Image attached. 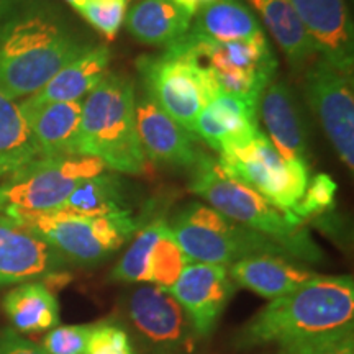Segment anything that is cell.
<instances>
[{"mask_svg": "<svg viewBox=\"0 0 354 354\" xmlns=\"http://www.w3.org/2000/svg\"><path fill=\"white\" fill-rule=\"evenodd\" d=\"M184 41L205 59L220 92L259 110V100L277 73V57L268 37L245 41H214L187 32Z\"/></svg>", "mask_w": 354, "mask_h": 354, "instance_id": "cell-10", "label": "cell"}, {"mask_svg": "<svg viewBox=\"0 0 354 354\" xmlns=\"http://www.w3.org/2000/svg\"><path fill=\"white\" fill-rule=\"evenodd\" d=\"M190 171L189 189L212 209L271 238L284 248L290 259L320 263L323 253L304 227V221L276 209L253 189L227 174L218 159L198 153Z\"/></svg>", "mask_w": 354, "mask_h": 354, "instance_id": "cell-3", "label": "cell"}, {"mask_svg": "<svg viewBox=\"0 0 354 354\" xmlns=\"http://www.w3.org/2000/svg\"><path fill=\"white\" fill-rule=\"evenodd\" d=\"M281 354H354L353 328L281 348Z\"/></svg>", "mask_w": 354, "mask_h": 354, "instance_id": "cell-33", "label": "cell"}, {"mask_svg": "<svg viewBox=\"0 0 354 354\" xmlns=\"http://www.w3.org/2000/svg\"><path fill=\"white\" fill-rule=\"evenodd\" d=\"M128 2H131V0H128Z\"/></svg>", "mask_w": 354, "mask_h": 354, "instance_id": "cell-39", "label": "cell"}, {"mask_svg": "<svg viewBox=\"0 0 354 354\" xmlns=\"http://www.w3.org/2000/svg\"><path fill=\"white\" fill-rule=\"evenodd\" d=\"M3 312L15 330L24 333L53 330L59 323V305L43 281L24 282L12 289L3 297Z\"/></svg>", "mask_w": 354, "mask_h": 354, "instance_id": "cell-24", "label": "cell"}, {"mask_svg": "<svg viewBox=\"0 0 354 354\" xmlns=\"http://www.w3.org/2000/svg\"><path fill=\"white\" fill-rule=\"evenodd\" d=\"M218 162L227 174L289 215L297 207L310 180L308 165L282 158L261 130L246 143L228 146L220 151Z\"/></svg>", "mask_w": 354, "mask_h": 354, "instance_id": "cell-9", "label": "cell"}, {"mask_svg": "<svg viewBox=\"0 0 354 354\" xmlns=\"http://www.w3.org/2000/svg\"><path fill=\"white\" fill-rule=\"evenodd\" d=\"M290 3L315 53L353 77L354 32L346 0H290Z\"/></svg>", "mask_w": 354, "mask_h": 354, "instance_id": "cell-12", "label": "cell"}, {"mask_svg": "<svg viewBox=\"0 0 354 354\" xmlns=\"http://www.w3.org/2000/svg\"><path fill=\"white\" fill-rule=\"evenodd\" d=\"M180 250L192 263L232 266L251 256L274 254L289 258L271 238L243 227L203 203H189L169 223ZM295 261V259H294Z\"/></svg>", "mask_w": 354, "mask_h": 354, "instance_id": "cell-6", "label": "cell"}, {"mask_svg": "<svg viewBox=\"0 0 354 354\" xmlns=\"http://www.w3.org/2000/svg\"><path fill=\"white\" fill-rule=\"evenodd\" d=\"M87 354H135L130 336L122 326L112 322L94 325L88 339Z\"/></svg>", "mask_w": 354, "mask_h": 354, "instance_id": "cell-34", "label": "cell"}, {"mask_svg": "<svg viewBox=\"0 0 354 354\" xmlns=\"http://www.w3.org/2000/svg\"><path fill=\"white\" fill-rule=\"evenodd\" d=\"M189 263L192 261L180 250L179 243L171 232L169 223H167L149 254L148 284L169 292Z\"/></svg>", "mask_w": 354, "mask_h": 354, "instance_id": "cell-28", "label": "cell"}, {"mask_svg": "<svg viewBox=\"0 0 354 354\" xmlns=\"http://www.w3.org/2000/svg\"><path fill=\"white\" fill-rule=\"evenodd\" d=\"M165 220H156L153 223H148L141 232L136 234L135 241L128 248L123 258L118 261L112 271L113 281L130 282V284H148V263L149 254L156 243L158 236L162 230L166 228Z\"/></svg>", "mask_w": 354, "mask_h": 354, "instance_id": "cell-29", "label": "cell"}, {"mask_svg": "<svg viewBox=\"0 0 354 354\" xmlns=\"http://www.w3.org/2000/svg\"><path fill=\"white\" fill-rule=\"evenodd\" d=\"M261 118L271 143L287 161L308 165V135L302 110L286 81L269 84L259 100Z\"/></svg>", "mask_w": 354, "mask_h": 354, "instance_id": "cell-17", "label": "cell"}, {"mask_svg": "<svg viewBox=\"0 0 354 354\" xmlns=\"http://www.w3.org/2000/svg\"><path fill=\"white\" fill-rule=\"evenodd\" d=\"M17 223L37 234L66 261L97 264L115 253L138 230L131 212L105 216L77 215L68 210L15 216Z\"/></svg>", "mask_w": 354, "mask_h": 354, "instance_id": "cell-7", "label": "cell"}, {"mask_svg": "<svg viewBox=\"0 0 354 354\" xmlns=\"http://www.w3.org/2000/svg\"><path fill=\"white\" fill-rule=\"evenodd\" d=\"M176 2L179 3V6L183 7L184 10L187 12L189 15L194 19V15H196L198 10H202V8L212 6V3L216 2V0H176Z\"/></svg>", "mask_w": 354, "mask_h": 354, "instance_id": "cell-36", "label": "cell"}, {"mask_svg": "<svg viewBox=\"0 0 354 354\" xmlns=\"http://www.w3.org/2000/svg\"><path fill=\"white\" fill-rule=\"evenodd\" d=\"M68 264L55 248L15 220L0 215V287L46 281Z\"/></svg>", "mask_w": 354, "mask_h": 354, "instance_id": "cell-14", "label": "cell"}, {"mask_svg": "<svg viewBox=\"0 0 354 354\" xmlns=\"http://www.w3.org/2000/svg\"><path fill=\"white\" fill-rule=\"evenodd\" d=\"M233 290L227 266L189 263L169 294L183 307L194 330L207 336L218 323Z\"/></svg>", "mask_w": 354, "mask_h": 354, "instance_id": "cell-13", "label": "cell"}, {"mask_svg": "<svg viewBox=\"0 0 354 354\" xmlns=\"http://www.w3.org/2000/svg\"><path fill=\"white\" fill-rule=\"evenodd\" d=\"M305 97L326 138L349 169L354 166L353 77L318 57L305 74Z\"/></svg>", "mask_w": 354, "mask_h": 354, "instance_id": "cell-11", "label": "cell"}, {"mask_svg": "<svg viewBox=\"0 0 354 354\" xmlns=\"http://www.w3.org/2000/svg\"><path fill=\"white\" fill-rule=\"evenodd\" d=\"M88 48L55 3H19L0 20V92L12 100L37 94Z\"/></svg>", "mask_w": 354, "mask_h": 354, "instance_id": "cell-1", "label": "cell"}, {"mask_svg": "<svg viewBox=\"0 0 354 354\" xmlns=\"http://www.w3.org/2000/svg\"><path fill=\"white\" fill-rule=\"evenodd\" d=\"M66 2H68L71 7H74L76 10H79V8H81L84 3H86V0H66Z\"/></svg>", "mask_w": 354, "mask_h": 354, "instance_id": "cell-38", "label": "cell"}, {"mask_svg": "<svg viewBox=\"0 0 354 354\" xmlns=\"http://www.w3.org/2000/svg\"><path fill=\"white\" fill-rule=\"evenodd\" d=\"M0 354H48L39 344L30 342L17 333L15 330L7 328L0 333Z\"/></svg>", "mask_w": 354, "mask_h": 354, "instance_id": "cell-35", "label": "cell"}, {"mask_svg": "<svg viewBox=\"0 0 354 354\" xmlns=\"http://www.w3.org/2000/svg\"><path fill=\"white\" fill-rule=\"evenodd\" d=\"M105 171L97 158L41 156L0 180V215L59 210L84 179Z\"/></svg>", "mask_w": 354, "mask_h": 354, "instance_id": "cell-8", "label": "cell"}, {"mask_svg": "<svg viewBox=\"0 0 354 354\" xmlns=\"http://www.w3.org/2000/svg\"><path fill=\"white\" fill-rule=\"evenodd\" d=\"M354 281L351 276H320L282 297L272 299L243 326V348L289 344L353 328Z\"/></svg>", "mask_w": 354, "mask_h": 354, "instance_id": "cell-2", "label": "cell"}, {"mask_svg": "<svg viewBox=\"0 0 354 354\" xmlns=\"http://www.w3.org/2000/svg\"><path fill=\"white\" fill-rule=\"evenodd\" d=\"M192 20L189 32L214 41H245L266 37L264 26L243 0H216L198 10Z\"/></svg>", "mask_w": 354, "mask_h": 354, "instance_id": "cell-23", "label": "cell"}, {"mask_svg": "<svg viewBox=\"0 0 354 354\" xmlns=\"http://www.w3.org/2000/svg\"><path fill=\"white\" fill-rule=\"evenodd\" d=\"M26 125L37 140L43 156H81L77 154L82 100L19 104Z\"/></svg>", "mask_w": 354, "mask_h": 354, "instance_id": "cell-18", "label": "cell"}, {"mask_svg": "<svg viewBox=\"0 0 354 354\" xmlns=\"http://www.w3.org/2000/svg\"><path fill=\"white\" fill-rule=\"evenodd\" d=\"M336 190H338V185L330 174L322 172V174L310 177L307 189L292 215L305 223V220L328 214L335 209Z\"/></svg>", "mask_w": 354, "mask_h": 354, "instance_id": "cell-30", "label": "cell"}, {"mask_svg": "<svg viewBox=\"0 0 354 354\" xmlns=\"http://www.w3.org/2000/svg\"><path fill=\"white\" fill-rule=\"evenodd\" d=\"M41 156L19 104L0 92V180Z\"/></svg>", "mask_w": 354, "mask_h": 354, "instance_id": "cell-26", "label": "cell"}, {"mask_svg": "<svg viewBox=\"0 0 354 354\" xmlns=\"http://www.w3.org/2000/svg\"><path fill=\"white\" fill-rule=\"evenodd\" d=\"M20 3V0H0V20L6 19L13 8Z\"/></svg>", "mask_w": 354, "mask_h": 354, "instance_id": "cell-37", "label": "cell"}, {"mask_svg": "<svg viewBox=\"0 0 354 354\" xmlns=\"http://www.w3.org/2000/svg\"><path fill=\"white\" fill-rule=\"evenodd\" d=\"M94 325L56 326L39 344L48 354H87Z\"/></svg>", "mask_w": 354, "mask_h": 354, "instance_id": "cell-32", "label": "cell"}, {"mask_svg": "<svg viewBox=\"0 0 354 354\" xmlns=\"http://www.w3.org/2000/svg\"><path fill=\"white\" fill-rule=\"evenodd\" d=\"M136 69L145 91L190 133L202 109L220 92L209 69L184 37L159 55L140 56Z\"/></svg>", "mask_w": 354, "mask_h": 354, "instance_id": "cell-5", "label": "cell"}, {"mask_svg": "<svg viewBox=\"0 0 354 354\" xmlns=\"http://www.w3.org/2000/svg\"><path fill=\"white\" fill-rule=\"evenodd\" d=\"M128 315L140 335L161 351H174L185 338V312L167 290L141 286L128 297Z\"/></svg>", "mask_w": 354, "mask_h": 354, "instance_id": "cell-16", "label": "cell"}, {"mask_svg": "<svg viewBox=\"0 0 354 354\" xmlns=\"http://www.w3.org/2000/svg\"><path fill=\"white\" fill-rule=\"evenodd\" d=\"M136 131L145 158L154 165L172 167H192L198 156L197 136L156 104L145 91L135 95Z\"/></svg>", "mask_w": 354, "mask_h": 354, "instance_id": "cell-15", "label": "cell"}, {"mask_svg": "<svg viewBox=\"0 0 354 354\" xmlns=\"http://www.w3.org/2000/svg\"><path fill=\"white\" fill-rule=\"evenodd\" d=\"M258 110L236 97L218 92L194 123L192 133L216 153L254 138L259 131Z\"/></svg>", "mask_w": 354, "mask_h": 354, "instance_id": "cell-19", "label": "cell"}, {"mask_svg": "<svg viewBox=\"0 0 354 354\" xmlns=\"http://www.w3.org/2000/svg\"><path fill=\"white\" fill-rule=\"evenodd\" d=\"M234 284L264 299H277L297 290L318 274L284 256L261 254L236 261L228 268Z\"/></svg>", "mask_w": 354, "mask_h": 354, "instance_id": "cell-20", "label": "cell"}, {"mask_svg": "<svg viewBox=\"0 0 354 354\" xmlns=\"http://www.w3.org/2000/svg\"><path fill=\"white\" fill-rule=\"evenodd\" d=\"M259 13L289 63L300 68L317 55L290 0H248Z\"/></svg>", "mask_w": 354, "mask_h": 354, "instance_id": "cell-25", "label": "cell"}, {"mask_svg": "<svg viewBox=\"0 0 354 354\" xmlns=\"http://www.w3.org/2000/svg\"><path fill=\"white\" fill-rule=\"evenodd\" d=\"M123 21L140 43L167 48L187 35L192 17L176 0H138Z\"/></svg>", "mask_w": 354, "mask_h": 354, "instance_id": "cell-22", "label": "cell"}, {"mask_svg": "<svg viewBox=\"0 0 354 354\" xmlns=\"http://www.w3.org/2000/svg\"><path fill=\"white\" fill-rule=\"evenodd\" d=\"M136 88L130 79L107 74L82 100L77 154L97 158L105 169L138 176L146 169L135 117Z\"/></svg>", "mask_w": 354, "mask_h": 354, "instance_id": "cell-4", "label": "cell"}, {"mask_svg": "<svg viewBox=\"0 0 354 354\" xmlns=\"http://www.w3.org/2000/svg\"><path fill=\"white\" fill-rule=\"evenodd\" d=\"M128 0H86L79 13L109 39L117 37L127 15Z\"/></svg>", "mask_w": 354, "mask_h": 354, "instance_id": "cell-31", "label": "cell"}, {"mask_svg": "<svg viewBox=\"0 0 354 354\" xmlns=\"http://www.w3.org/2000/svg\"><path fill=\"white\" fill-rule=\"evenodd\" d=\"M59 210L86 216H105L131 212L128 207L127 185L117 174L100 172L84 179Z\"/></svg>", "mask_w": 354, "mask_h": 354, "instance_id": "cell-27", "label": "cell"}, {"mask_svg": "<svg viewBox=\"0 0 354 354\" xmlns=\"http://www.w3.org/2000/svg\"><path fill=\"white\" fill-rule=\"evenodd\" d=\"M109 64V48L102 44L91 46L73 63L64 66L41 91L30 95L26 100L35 105L84 100L97 87V84L107 76Z\"/></svg>", "mask_w": 354, "mask_h": 354, "instance_id": "cell-21", "label": "cell"}]
</instances>
